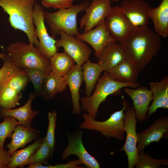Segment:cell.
<instances>
[{
  "mask_svg": "<svg viewBox=\"0 0 168 168\" xmlns=\"http://www.w3.org/2000/svg\"><path fill=\"white\" fill-rule=\"evenodd\" d=\"M44 138H39L25 148L14 152L10 156L8 168L24 167L25 163L41 144Z\"/></svg>",
  "mask_w": 168,
  "mask_h": 168,
  "instance_id": "obj_28",
  "label": "cell"
},
{
  "mask_svg": "<svg viewBox=\"0 0 168 168\" xmlns=\"http://www.w3.org/2000/svg\"><path fill=\"white\" fill-rule=\"evenodd\" d=\"M76 37L90 45L94 50L95 56L97 58L108 43L117 42L110 34L104 22L87 32L79 33Z\"/></svg>",
  "mask_w": 168,
  "mask_h": 168,
  "instance_id": "obj_16",
  "label": "cell"
},
{
  "mask_svg": "<svg viewBox=\"0 0 168 168\" xmlns=\"http://www.w3.org/2000/svg\"><path fill=\"white\" fill-rule=\"evenodd\" d=\"M59 35L60 39L56 40V47L58 49L63 47L77 64L82 66L89 59L92 51L84 41L62 31H60Z\"/></svg>",
  "mask_w": 168,
  "mask_h": 168,
  "instance_id": "obj_11",
  "label": "cell"
},
{
  "mask_svg": "<svg viewBox=\"0 0 168 168\" xmlns=\"http://www.w3.org/2000/svg\"><path fill=\"white\" fill-rule=\"evenodd\" d=\"M36 0H0V6L9 16V21L15 30L24 32L29 43L38 48L39 41L35 31L33 10Z\"/></svg>",
  "mask_w": 168,
  "mask_h": 168,
  "instance_id": "obj_2",
  "label": "cell"
},
{
  "mask_svg": "<svg viewBox=\"0 0 168 168\" xmlns=\"http://www.w3.org/2000/svg\"><path fill=\"white\" fill-rule=\"evenodd\" d=\"M6 51L12 63L21 71L36 68L47 74L51 72L49 60L42 56L32 44L18 41L12 43L8 46Z\"/></svg>",
  "mask_w": 168,
  "mask_h": 168,
  "instance_id": "obj_3",
  "label": "cell"
},
{
  "mask_svg": "<svg viewBox=\"0 0 168 168\" xmlns=\"http://www.w3.org/2000/svg\"><path fill=\"white\" fill-rule=\"evenodd\" d=\"M67 86L66 82L63 76L51 72L45 78L42 93L48 100L53 98L58 93L64 90Z\"/></svg>",
  "mask_w": 168,
  "mask_h": 168,
  "instance_id": "obj_26",
  "label": "cell"
},
{
  "mask_svg": "<svg viewBox=\"0 0 168 168\" xmlns=\"http://www.w3.org/2000/svg\"><path fill=\"white\" fill-rule=\"evenodd\" d=\"M74 0H42V7L46 8H53L54 9H63L69 8L72 5Z\"/></svg>",
  "mask_w": 168,
  "mask_h": 168,
  "instance_id": "obj_35",
  "label": "cell"
},
{
  "mask_svg": "<svg viewBox=\"0 0 168 168\" xmlns=\"http://www.w3.org/2000/svg\"><path fill=\"white\" fill-rule=\"evenodd\" d=\"M110 0H93L80 19V26L87 32L104 21L111 7Z\"/></svg>",
  "mask_w": 168,
  "mask_h": 168,
  "instance_id": "obj_13",
  "label": "cell"
},
{
  "mask_svg": "<svg viewBox=\"0 0 168 168\" xmlns=\"http://www.w3.org/2000/svg\"><path fill=\"white\" fill-rule=\"evenodd\" d=\"M90 4L88 1H85L55 12L44 11V21L49 27L51 36L55 39L59 35L60 31L76 36L79 33L77 25V15L85 11Z\"/></svg>",
  "mask_w": 168,
  "mask_h": 168,
  "instance_id": "obj_4",
  "label": "cell"
},
{
  "mask_svg": "<svg viewBox=\"0 0 168 168\" xmlns=\"http://www.w3.org/2000/svg\"><path fill=\"white\" fill-rule=\"evenodd\" d=\"M120 8L134 27L147 26L149 23V12L151 8L143 0H125Z\"/></svg>",
  "mask_w": 168,
  "mask_h": 168,
  "instance_id": "obj_14",
  "label": "cell"
},
{
  "mask_svg": "<svg viewBox=\"0 0 168 168\" xmlns=\"http://www.w3.org/2000/svg\"><path fill=\"white\" fill-rule=\"evenodd\" d=\"M136 89L128 87L122 89L124 92L133 100L136 119L139 123H142L146 119L153 96L150 89L144 86H139Z\"/></svg>",
  "mask_w": 168,
  "mask_h": 168,
  "instance_id": "obj_17",
  "label": "cell"
},
{
  "mask_svg": "<svg viewBox=\"0 0 168 168\" xmlns=\"http://www.w3.org/2000/svg\"><path fill=\"white\" fill-rule=\"evenodd\" d=\"M110 1H112V2H118L119 0H110Z\"/></svg>",
  "mask_w": 168,
  "mask_h": 168,
  "instance_id": "obj_40",
  "label": "cell"
},
{
  "mask_svg": "<svg viewBox=\"0 0 168 168\" xmlns=\"http://www.w3.org/2000/svg\"><path fill=\"white\" fill-rule=\"evenodd\" d=\"M140 85L137 82L127 83L119 82L110 78L104 72L98 80L93 93L90 96L81 98L82 109L93 119H96L100 104L110 95L117 93L125 87L135 88Z\"/></svg>",
  "mask_w": 168,
  "mask_h": 168,
  "instance_id": "obj_5",
  "label": "cell"
},
{
  "mask_svg": "<svg viewBox=\"0 0 168 168\" xmlns=\"http://www.w3.org/2000/svg\"><path fill=\"white\" fill-rule=\"evenodd\" d=\"M138 160L135 166L136 168H159L168 165L167 159L152 158L149 153H145L144 151L138 152Z\"/></svg>",
  "mask_w": 168,
  "mask_h": 168,
  "instance_id": "obj_32",
  "label": "cell"
},
{
  "mask_svg": "<svg viewBox=\"0 0 168 168\" xmlns=\"http://www.w3.org/2000/svg\"><path fill=\"white\" fill-rule=\"evenodd\" d=\"M98 58V63L103 71L105 72L126 59V58L121 44L115 42L108 43L103 49Z\"/></svg>",
  "mask_w": 168,
  "mask_h": 168,
  "instance_id": "obj_21",
  "label": "cell"
},
{
  "mask_svg": "<svg viewBox=\"0 0 168 168\" xmlns=\"http://www.w3.org/2000/svg\"><path fill=\"white\" fill-rule=\"evenodd\" d=\"M149 17L152 21L155 32L164 37L168 36V0H162L156 8H151Z\"/></svg>",
  "mask_w": 168,
  "mask_h": 168,
  "instance_id": "obj_24",
  "label": "cell"
},
{
  "mask_svg": "<svg viewBox=\"0 0 168 168\" xmlns=\"http://www.w3.org/2000/svg\"><path fill=\"white\" fill-rule=\"evenodd\" d=\"M40 133V131L31 126L26 127L21 124L17 125L12 134L11 142L6 146L8 149L7 153L11 156L18 148L38 139Z\"/></svg>",
  "mask_w": 168,
  "mask_h": 168,
  "instance_id": "obj_20",
  "label": "cell"
},
{
  "mask_svg": "<svg viewBox=\"0 0 168 168\" xmlns=\"http://www.w3.org/2000/svg\"><path fill=\"white\" fill-rule=\"evenodd\" d=\"M124 118V127L126 133V141L121 150L127 156L128 167L133 168L138 161L139 156L137 149V137L136 131L137 120L135 109L130 106L128 102L123 98Z\"/></svg>",
  "mask_w": 168,
  "mask_h": 168,
  "instance_id": "obj_7",
  "label": "cell"
},
{
  "mask_svg": "<svg viewBox=\"0 0 168 168\" xmlns=\"http://www.w3.org/2000/svg\"><path fill=\"white\" fill-rule=\"evenodd\" d=\"M3 60V66L0 69V93L9 79L12 76L22 72L14 65L8 55Z\"/></svg>",
  "mask_w": 168,
  "mask_h": 168,
  "instance_id": "obj_33",
  "label": "cell"
},
{
  "mask_svg": "<svg viewBox=\"0 0 168 168\" xmlns=\"http://www.w3.org/2000/svg\"><path fill=\"white\" fill-rule=\"evenodd\" d=\"M8 168V163L0 161V168Z\"/></svg>",
  "mask_w": 168,
  "mask_h": 168,
  "instance_id": "obj_38",
  "label": "cell"
},
{
  "mask_svg": "<svg viewBox=\"0 0 168 168\" xmlns=\"http://www.w3.org/2000/svg\"><path fill=\"white\" fill-rule=\"evenodd\" d=\"M4 119L0 123V147L4 148L6 139L11 138L16 125L20 124L14 117L9 115L3 116Z\"/></svg>",
  "mask_w": 168,
  "mask_h": 168,
  "instance_id": "obj_30",
  "label": "cell"
},
{
  "mask_svg": "<svg viewBox=\"0 0 168 168\" xmlns=\"http://www.w3.org/2000/svg\"><path fill=\"white\" fill-rule=\"evenodd\" d=\"M168 117L162 116L156 119L148 128L137 133L138 153L144 151L146 146L158 142L162 138L168 137Z\"/></svg>",
  "mask_w": 168,
  "mask_h": 168,
  "instance_id": "obj_15",
  "label": "cell"
},
{
  "mask_svg": "<svg viewBox=\"0 0 168 168\" xmlns=\"http://www.w3.org/2000/svg\"><path fill=\"white\" fill-rule=\"evenodd\" d=\"M63 77L70 91L73 107L72 113L74 114H79L81 111L79 90L83 80L82 66L75 64Z\"/></svg>",
  "mask_w": 168,
  "mask_h": 168,
  "instance_id": "obj_18",
  "label": "cell"
},
{
  "mask_svg": "<svg viewBox=\"0 0 168 168\" xmlns=\"http://www.w3.org/2000/svg\"><path fill=\"white\" fill-rule=\"evenodd\" d=\"M29 81L23 72L12 76L0 93V109L10 110L19 105L22 92Z\"/></svg>",
  "mask_w": 168,
  "mask_h": 168,
  "instance_id": "obj_9",
  "label": "cell"
},
{
  "mask_svg": "<svg viewBox=\"0 0 168 168\" xmlns=\"http://www.w3.org/2000/svg\"><path fill=\"white\" fill-rule=\"evenodd\" d=\"M7 56V54L5 53L0 54V58L2 60L4 59Z\"/></svg>",
  "mask_w": 168,
  "mask_h": 168,
  "instance_id": "obj_39",
  "label": "cell"
},
{
  "mask_svg": "<svg viewBox=\"0 0 168 168\" xmlns=\"http://www.w3.org/2000/svg\"><path fill=\"white\" fill-rule=\"evenodd\" d=\"M152 94V102L150 106L148 114L146 117L147 120L158 108L168 109V77L166 76L161 81L151 82L149 83Z\"/></svg>",
  "mask_w": 168,
  "mask_h": 168,
  "instance_id": "obj_19",
  "label": "cell"
},
{
  "mask_svg": "<svg viewBox=\"0 0 168 168\" xmlns=\"http://www.w3.org/2000/svg\"><path fill=\"white\" fill-rule=\"evenodd\" d=\"M82 66L83 80L86 85L85 94L89 96L93 92L103 70L99 63H92L89 59Z\"/></svg>",
  "mask_w": 168,
  "mask_h": 168,
  "instance_id": "obj_25",
  "label": "cell"
},
{
  "mask_svg": "<svg viewBox=\"0 0 168 168\" xmlns=\"http://www.w3.org/2000/svg\"><path fill=\"white\" fill-rule=\"evenodd\" d=\"M124 111V108L123 107L121 110L114 112L107 119L103 121L96 120L87 113H85L82 115L84 121L79 128L95 131L107 138H115L119 141L123 140L125 132Z\"/></svg>",
  "mask_w": 168,
  "mask_h": 168,
  "instance_id": "obj_6",
  "label": "cell"
},
{
  "mask_svg": "<svg viewBox=\"0 0 168 168\" xmlns=\"http://www.w3.org/2000/svg\"><path fill=\"white\" fill-rule=\"evenodd\" d=\"M82 131L77 130L67 134L68 143L61 155L63 160L67 159L69 156L74 155L77 156L79 159L88 168H100L99 163L97 160L87 151L83 144Z\"/></svg>",
  "mask_w": 168,
  "mask_h": 168,
  "instance_id": "obj_10",
  "label": "cell"
},
{
  "mask_svg": "<svg viewBox=\"0 0 168 168\" xmlns=\"http://www.w3.org/2000/svg\"><path fill=\"white\" fill-rule=\"evenodd\" d=\"M35 96V94H30L26 103L17 109L10 110L0 109V117L2 118L5 115L11 116L16 119L22 126L31 127L32 119L39 113L38 110L34 111L31 108L32 103Z\"/></svg>",
  "mask_w": 168,
  "mask_h": 168,
  "instance_id": "obj_22",
  "label": "cell"
},
{
  "mask_svg": "<svg viewBox=\"0 0 168 168\" xmlns=\"http://www.w3.org/2000/svg\"><path fill=\"white\" fill-rule=\"evenodd\" d=\"M104 22L111 35L120 43L134 28L119 6L111 7Z\"/></svg>",
  "mask_w": 168,
  "mask_h": 168,
  "instance_id": "obj_12",
  "label": "cell"
},
{
  "mask_svg": "<svg viewBox=\"0 0 168 168\" xmlns=\"http://www.w3.org/2000/svg\"><path fill=\"white\" fill-rule=\"evenodd\" d=\"M10 156L4 148L0 147V161L9 163Z\"/></svg>",
  "mask_w": 168,
  "mask_h": 168,
  "instance_id": "obj_37",
  "label": "cell"
},
{
  "mask_svg": "<svg viewBox=\"0 0 168 168\" xmlns=\"http://www.w3.org/2000/svg\"><path fill=\"white\" fill-rule=\"evenodd\" d=\"M54 152L44 138L41 145L25 163L24 167L37 164H47L53 156Z\"/></svg>",
  "mask_w": 168,
  "mask_h": 168,
  "instance_id": "obj_29",
  "label": "cell"
},
{
  "mask_svg": "<svg viewBox=\"0 0 168 168\" xmlns=\"http://www.w3.org/2000/svg\"><path fill=\"white\" fill-rule=\"evenodd\" d=\"M57 113L54 110L48 114L49 125L45 138L51 148L54 151L55 147V129Z\"/></svg>",
  "mask_w": 168,
  "mask_h": 168,
  "instance_id": "obj_34",
  "label": "cell"
},
{
  "mask_svg": "<svg viewBox=\"0 0 168 168\" xmlns=\"http://www.w3.org/2000/svg\"><path fill=\"white\" fill-rule=\"evenodd\" d=\"M32 83L36 94H41L44 80L47 75L44 71L36 68H28L22 71Z\"/></svg>",
  "mask_w": 168,
  "mask_h": 168,
  "instance_id": "obj_31",
  "label": "cell"
},
{
  "mask_svg": "<svg viewBox=\"0 0 168 168\" xmlns=\"http://www.w3.org/2000/svg\"><path fill=\"white\" fill-rule=\"evenodd\" d=\"M105 72L110 78L119 82H137L138 72L133 64L126 59Z\"/></svg>",
  "mask_w": 168,
  "mask_h": 168,
  "instance_id": "obj_23",
  "label": "cell"
},
{
  "mask_svg": "<svg viewBox=\"0 0 168 168\" xmlns=\"http://www.w3.org/2000/svg\"><path fill=\"white\" fill-rule=\"evenodd\" d=\"M120 44L126 59L139 72L159 51L161 39L160 35L147 26L134 27Z\"/></svg>",
  "mask_w": 168,
  "mask_h": 168,
  "instance_id": "obj_1",
  "label": "cell"
},
{
  "mask_svg": "<svg viewBox=\"0 0 168 168\" xmlns=\"http://www.w3.org/2000/svg\"><path fill=\"white\" fill-rule=\"evenodd\" d=\"M82 164L78 159L71 161L65 164H58L53 166L49 164L48 166H43L41 164H37L28 166V168H81L82 166H79Z\"/></svg>",
  "mask_w": 168,
  "mask_h": 168,
  "instance_id": "obj_36",
  "label": "cell"
},
{
  "mask_svg": "<svg viewBox=\"0 0 168 168\" xmlns=\"http://www.w3.org/2000/svg\"><path fill=\"white\" fill-rule=\"evenodd\" d=\"M44 11L42 7L35 2L33 10V19L35 26L36 35L39 41L38 49L41 55L49 60L58 51L56 40L49 35L44 23Z\"/></svg>",
  "mask_w": 168,
  "mask_h": 168,
  "instance_id": "obj_8",
  "label": "cell"
},
{
  "mask_svg": "<svg viewBox=\"0 0 168 168\" xmlns=\"http://www.w3.org/2000/svg\"><path fill=\"white\" fill-rule=\"evenodd\" d=\"M51 72L63 76L75 64V61L66 52H57L49 60Z\"/></svg>",
  "mask_w": 168,
  "mask_h": 168,
  "instance_id": "obj_27",
  "label": "cell"
}]
</instances>
